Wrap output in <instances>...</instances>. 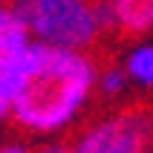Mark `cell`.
Masks as SVG:
<instances>
[{"label":"cell","mask_w":153,"mask_h":153,"mask_svg":"<svg viewBox=\"0 0 153 153\" xmlns=\"http://www.w3.org/2000/svg\"><path fill=\"white\" fill-rule=\"evenodd\" d=\"M98 81V61L87 52L29 43L23 61V78L12 98L9 116L20 130L58 133L69 127L84 110Z\"/></svg>","instance_id":"cell-1"},{"label":"cell","mask_w":153,"mask_h":153,"mask_svg":"<svg viewBox=\"0 0 153 153\" xmlns=\"http://www.w3.org/2000/svg\"><path fill=\"white\" fill-rule=\"evenodd\" d=\"M9 9L26 23L29 35L49 46L104 55L113 38L101 20V0H15Z\"/></svg>","instance_id":"cell-2"},{"label":"cell","mask_w":153,"mask_h":153,"mask_svg":"<svg viewBox=\"0 0 153 153\" xmlns=\"http://www.w3.org/2000/svg\"><path fill=\"white\" fill-rule=\"evenodd\" d=\"M153 150V110L127 107L93 121L69 145V153H150Z\"/></svg>","instance_id":"cell-3"},{"label":"cell","mask_w":153,"mask_h":153,"mask_svg":"<svg viewBox=\"0 0 153 153\" xmlns=\"http://www.w3.org/2000/svg\"><path fill=\"white\" fill-rule=\"evenodd\" d=\"M29 49V29L12 9L0 6V121L12 110V98L23 78V61Z\"/></svg>","instance_id":"cell-4"},{"label":"cell","mask_w":153,"mask_h":153,"mask_svg":"<svg viewBox=\"0 0 153 153\" xmlns=\"http://www.w3.org/2000/svg\"><path fill=\"white\" fill-rule=\"evenodd\" d=\"M121 38H139L153 29V0H107Z\"/></svg>","instance_id":"cell-5"},{"label":"cell","mask_w":153,"mask_h":153,"mask_svg":"<svg viewBox=\"0 0 153 153\" xmlns=\"http://www.w3.org/2000/svg\"><path fill=\"white\" fill-rule=\"evenodd\" d=\"M130 81H136L139 87H153V46H136L127 55V67H124Z\"/></svg>","instance_id":"cell-6"},{"label":"cell","mask_w":153,"mask_h":153,"mask_svg":"<svg viewBox=\"0 0 153 153\" xmlns=\"http://www.w3.org/2000/svg\"><path fill=\"white\" fill-rule=\"evenodd\" d=\"M127 81H130L127 72H124L119 64H110V61H107V64L98 69V81H95V84H98V90H101L107 98H113V95H121V93H124Z\"/></svg>","instance_id":"cell-7"},{"label":"cell","mask_w":153,"mask_h":153,"mask_svg":"<svg viewBox=\"0 0 153 153\" xmlns=\"http://www.w3.org/2000/svg\"><path fill=\"white\" fill-rule=\"evenodd\" d=\"M0 153H32L26 145H17V142H12V145H3L0 147Z\"/></svg>","instance_id":"cell-8"},{"label":"cell","mask_w":153,"mask_h":153,"mask_svg":"<svg viewBox=\"0 0 153 153\" xmlns=\"http://www.w3.org/2000/svg\"><path fill=\"white\" fill-rule=\"evenodd\" d=\"M35 153H69V145H43L41 150Z\"/></svg>","instance_id":"cell-9"},{"label":"cell","mask_w":153,"mask_h":153,"mask_svg":"<svg viewBox=\"0 0 153 153\" xmlns=\"http://www.w3.org/2000/svg\"><path fill=\"white\" fill-rule=\"evenodd\" d=\"M0 3H3V0H0Z\"/></svg>","instance_id":"cell-10"},{"label":"cell","mask_w":153,"mask_h":153,"mask_svg":"<svg viewBox=\"0 0 153 153\" xmlns=\"http://www.w3.org/2000/svg\"><path fill=\"white\" fill-rule=\"evenodd\" d=\"M150 153H153V150H150Z\"/></svg>","instance_id":"cell-11"}]
</instances>
